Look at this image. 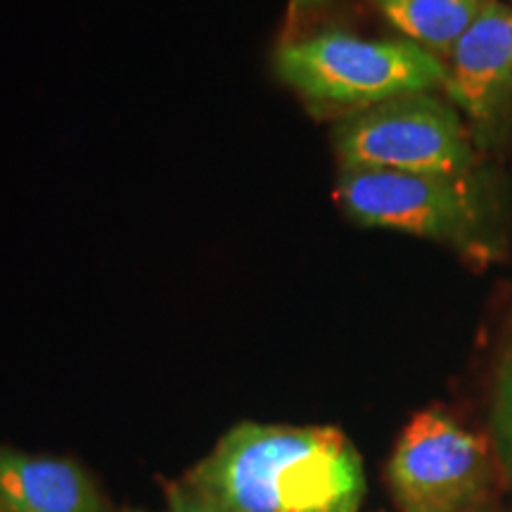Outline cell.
<instances>
[{
    "mask_svg": "<svg viewBox=\"0 0 512 512\" xmlns=\"http://www.w3.org/2000/svg\"><path fill=\"white\" fill-rule=\"evenodd\" d=\"M228 512H358L366 472L335 427L240 422L185 475Z\"/></svg>",
    "mask_w": 512,
    "mask_h": 512,
    "instance_id": "6da1fadb",
    "label": "cell"
},
{
    "mask_svg": "<svg viewBox=\"0 0 512 512\" xmlns=\"http://www.w3.org/2000/svg\"><path fill=\"white\" fill-rule=\"evenodd\" d=\"M275 72L313 105L368 107L446 86V64L408 38H361L325 31L292 41L275 55Z\"/></svg>",
    "mask_w": 512,
    "mask_h": 512,
    "instance_id": "7a4b0ae2",
    "label": "cell"
},
{
    "mask_svg": "<svg viewBox=\"0 0 512 512\" xmlns=\"http://www.w3.org/2000/svg\"><path fill=\"white\" fill-rule=\"evenodd\" d=\"M342 166L460 178L472 147L458 114L430 93L403 95L351 114L335 133Z\"/></svg>",
    "mask_w": 512,
    "mask_h": 512,
    "instance_id": "3957f363",
    "label": "cell"
},
{
    "mask_svg": "<svg viewBox=\"0 0 512 512\" xmlns=\"http://www.w3.org/2000/svg\"><path fill=\"white\" fill-rule=\"evenodd\" d=\"M337 202L361 226L399 230L415 238L467 245L479 214L463 176L342 166Z\"/></svg>",
    "mask_w": 512,
    "mask_h": 512,
    "instance_id": "277c9868",
    "label": "cell"
},
{
    "mask_svg": "<svg viewBox=\"0 0 512 512\" xmlns=\"http://www.w3.org/2000/svg\"><path fill=\"white\" fill-rule=\"evenodd\" d=\"M486 441L439 411L403 427L387 477L399 512H463L486 477Z\"/></svg>",
    "mask_w": 512,
    "mask_h": 512,
    "instance_id": "5b68a950",
    "label": "cell"
},
{
    "mask_svg": "<svg viewBox=\"0 0 512 512\" xmlns=\"http://www.w3.org/2000/svg\"><path fill=\"white\" fill-rule=\"evenodd\" d=\"M448 57V95L470 117L489 119L512 81V8L501 0H482Z\"/></svg>",
    "mask_w": 512,
    "mask_h": 512,
    "instance_id": "8992f818",
    "label": "cell"
},
{
    "mask_svg": "<svg viewBox=\"0 0 512 512\" xmlns=\"http://www.w3.org/2000/svg\"><path fill=\"white\" fill-rule=\"evenodd\" d=\"M0 512H110L74 460L0 446Z\"/></svg>",
    "mask_w": 512,
    "mask_h": 512,
    "instance_id": "52a82bcc",
    "label": "cell"
},
{
    "mask_svg": "<svg viewBox=\"0 0 512 512\" xmlns=\"http://www.w3.org/2000/svg\"><path fill=\"white\" fill-rule=\"evenodd\" d=\"M415 46L448 55L477 17L482 0H373Z\"/></svg>",
    "mask_w": 512,
    "mask_h": 512,
    "instance_id": "ba28073f",
    "label": "cell"
},
{
    "mask_svg": "<svg viewBox=\"0 0 512 512\" xmlns=\"http://www.w3.org/2000/svg\"><path fill=\"white\" fill-rule=\"evenodd\" d=\"M166 508V512H228L185 477L166 484Z\"/></svg>",
    "mask_w": 512,
    "mask_h": 512,
    "instance_id": "9c48e42d",
    "label": "cell"
},
{
    "mask_svg": "<svg viewBox=\"0 0 512 512\" xmlns=\"http://www.w3.org/2000/svg\"><path fill=\"white\" fill-rule=\"evenodd\" d=\"M498 422L505 441V451L512 463V356L501 377V392H498Z\"/></svg>",
    "mask_w": 512,
    "mask_h": 512,
    "instance_id": "30bf717a",
    "label": "cell"
},
{
    "mask_svg": "<svg viewBox=\"0 0 512 512\" xmlns=\"http://www.w3.org/2000/svg\"><path fill=\"white\" fill-rule=\"evenodd\" d=\"M114 512H140L136 508H121V510H114Z\"/></svg>",
    "mask_w": 512,
    "mask_h": 512,
    "instance_id": "8fae6325",
    "label": "cell"
}]
</instances>
